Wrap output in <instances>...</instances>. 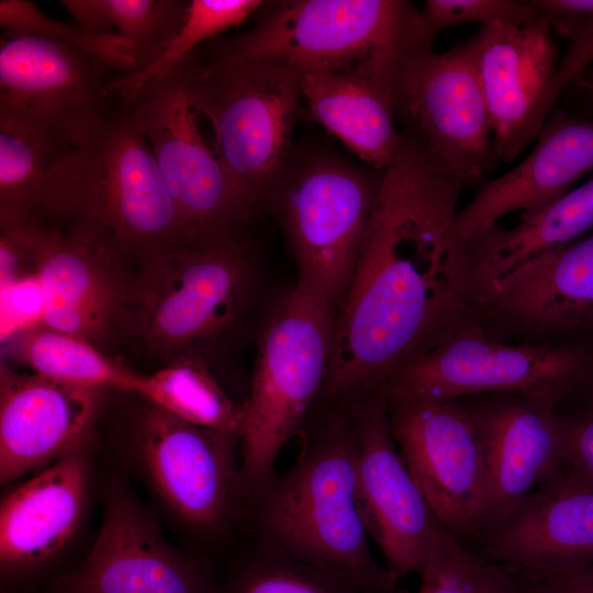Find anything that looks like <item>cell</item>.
I'll use <instances>...</instances> for the list:
<instances>
[{"mask_svg":"<svg viewBox=\"0 0 593 593\" xmlns=\"http://www.w3.org/2000/svg\"><path fill=\"white\" fill-rule=\"evenodd\" d=\"M402 135L336 312L323 400L383 387L477 310L468 244L456 226L467 186Z\"/></svg>","mask_w":593,"mask_h":593,"instance_id":"6da1fadb","label":"cell"},{"mask_svg":"<svg viewBox=\"0 0 593 593\" xmlns=\"http://www.w3.org/2000/svg\"><path fill=\"white\" fill-rule=\"evenodd\" d=\"M300 429L299 454L251 501L247 522L295 556L371 593H406L400 577L379 562L361 511L358 446L347 399Z\"/></svg>","mask_w":593,"mask_h":593,"instance_id":"7a4b0ae2","label":"cell"},{"mask_svg":"<svg viewBox=\"0 0 593 593\" xmlns=\"http://www.w3.org/2000/svg\"><path fill=\"white\" fill-rule=\"evenodd\" d=\"M433 42L410 1L287 0L250 31L212 41L208 61L277 58L300 74H358L395 87L404 61Z\"/></svg>","mask_w":593,"mask_h":593,"instance_id":"3957f363","label":"cell"},{"mask_svg":"<svg viewBox=\"0 0 593 593\" xmlns=\"http://www.w3.org/2000/svg\"><path fill=\"white\" fill-rule=\"evenodd\" d=\"M336 310L296 282L275 307L258 345L245 401L240 479L248 503L276 477L283 446L317 404L328 371Z\"/></svg>","mask_w":593,"mask_h":593,"instance_id":"277c9868","label":"cell"},{"mask_svg":"<svg viewBox=\"0 0 593 593\" xmlns=\"http://www.w3.org/2000/svg\"><path fill=\"white\" fill-rule=\"evenodd\" d=\"M128 283L121 324L170 362L228 331L250 291V261L233 236L150 254Z\"/></svg>","mask_w":593,"mask_h":593,"instance_id":"5b68a950","label":"cell"},{"mask_svg":"<svg viewBox=\"0 0 593 593\" xmlns=\"http://www.w3.org/2000/svg\"><path fill=\"white\" fill-rule=\"evenodd\" d=\"M193 105L211 124L215 154L255 211L267 201L291 159L301 74L277 58L190 61Z\"/></svg>","mask_w":593,"mask_h":593,"instance_id":"8992f818","label":"cell"},{"mask_svg":"<svg viewBox=\"0 0 593 593\" xmlns=\"http://www.w3.org/2000/svg\"><path fill=\"white\" fill-rule=\"evenodd\" d=\"M110 70L59 42L8 32L0 45V131L48 152L86 147L113 111Z\"/></svg>","mask_w":593,"mask_h":593,"instance_id":"52a82bcc","label":"cell"},{"mask_svg":"<svg viewBox=\"0 0 593 593\" xmlns=\"http://www.w3.org/2000/svg\"><path fill=\"white\" fill-rule=\"evenodd\" d=\"M593 371V357L575 347L506 344L473 320L396 370L390 395L432 401L495 392L557 407Z\"/></svg>","mask_w":593,"mask_h":593,"instance_id":"ba28073f","label":"cell"},{"mask_svg":"<svg viewBox=\"0 0 593 593\" xmlns=\"http://www.w3.org/2000/svg\"><path fill=\"white\" fill-rule=\"evenodd\" d=\"M381 171L314 154L290 159L270 198L279 202L299 269L298 282L337 312L350 286Z\"/></svg>","mask_w":593,"mask_h":593,"instance_id":"9c48e42d","label":"cell"},{"mask_svg":"<svg viewBox=\"0 0 593 593\" xmlns=\"http://www.w3.org/2000/svg\"><path fill=\"white\" fill-rule=\"evenodd\" d=\"M145 402L133 443L147 480L203 546H224L248 513L239 437L192 425Z\"/></svg>","mask_w":593,"mask_h":593,"instance_id":"30bf717a","label":"cell"},{"mask_svg":"<svg viewBox=\"0 0 593 593\" xmlns=\"http://www.w3.org/2000/svg\"><path fill=\"white\" fill-rule=\"evenodd\" d=\"M82 152L81 216L126 254L201 240L178 210L130 104L113 110Z\"/></svg>","mask_w":593,"mask_h":593,"instance_id":"8fae6325","label":"cell"},{"mask_svg":"<svg viewBox=\"0 0 593 593\" xmlns=\"http://www.w3.org/2000/svg\"><path fill=\"white\" fill-rule=\"evenodd\" d=\"M403 133L444 172L481 183L497 160L489 111L468 41L411 55L395 83Z\"/></svg>","mask_w":593,"mask_h":593,"instance_id":"7c38bea8","label":"cell"},{"mask_svg":"<svg viewBox=\"0 0 593 593\" xmlns=\"http://www.w3.org/2000/svg\"><path fill=\"white\" fill-rule=\"evenodd\" d=\"M191 57L149 81L126 104L150 145L178 210L199 238L232 236L254 211L200 132L190 89Z\"/></svg>","mask_w":593,"mask_h":593,"instance_id":"4fadbf2b","label":"cell"},{"mask_svg":"<svg viewBox=\"0 0 593 593\" xmlns=\"http://www.w3.org/2000/svg\"><path fill=\"white\" fill-rule=\"evenodd\" d=\"M387 404L399 452L439 522L466 545L479 540L485 517L486 465L471 409L459 399L390 394Z\"/></svg>","mask_w":593,"mask_h":593,"instance_id":"5bb4252c","label":"cell"},{"mask_svg":"<svg viewBox=\"0 0 593 593\" xmlns=\"http://www.w3.org/2000/svg\"><path fill=\"white\" fill-rule=\"evenodd\" d=\"M9 228L23 242L42 289L40 324L100 345L122 320L128 283L115 256L123 251L88 219L71 220L67 230L52 223Z\"/></svg>","mask_w":593,"mask_h":593,"instance_id":"9a60e30c","label":"cell"},{"mask_svg":"<svg viewBox=\"0 0 593 593\" xmlns=\"http://www.w3.org/2000/svg\"><path fill=\"white\" fill-rule=\"evenodd\" d=\"M358 446V488L370 538L400 577L419 573L440 524L395 447L383 387L346 396Z\"/></svg>","mask_w":593,"mask_h":593,"instance_id":"2e32d148","label":"cell"},{"mask_svg":"<svg viewBox=\"0 0 593 593\" xmlns=\"http://www.w3.org/2000/svg\"><path fill=\"white\" fill-rule=\"evenodd\" d=\"M215 569L161 536L124 488L107 496L101 528L85 560L42 593H215Z\"/></svg>","mask_w":593,"mask_h":593,"instance_id":"e0dca14e","label":"cell"},{"mask_svg":"<svg viewBox=\"0 0 593 593\" xmlns=\"http://www.w3.org/2000/svg\"><path fill=\"white\" fill-rule=\"evenodd\" d=\"M544 19L481 25L468 41L485 98L497 160H514L553 110L557 47Z\"/></svg>","mask_w":593,"mask_h":593,"instance_id":"ac0fdd59","label":"cell"},{"mask_svg":"<svg viewBox=\"0 0 593 593\" xmlns=\"http://www.w3.org/2000/svg\"><path fill=\"white\" fill-rule=\"evenodd\" d=\"M105 390L0 370V480L44 469L87 446Z\"/></svg>","mask_w":593,"mask_h":593,"instance_id":"d6986e66","label":"cell"},{"mask_svg":"<svg viewBox=\"0 0 593 593\" xmlns=\"http://www.w3.org/2000/svg\"><path fill=\"white\" fill-rule=\"evenodd\" d=\"M483 441L486 506L479 540L567 468L563 417L517 394L469 406Z\"/></svg>","mask_w":593,"mask_h":593,"instance_id":"ffe728a7","label":"cell"},{"mask_svg":"<svg viewBox=\"0 0 593 593\" xmlns=\"http://www.w3.org/2000/svg\"><path fill=\"white\" fill-rule=\"evenodd\" d=\"M478 550L526 580L593 562V486L567 468L533 492Z\"/></svg>","mask_w":593,"mask_h":593,"instance_id":"44dd1931","label":"cell"},{"mask_svg":"<svg viewBox=\"0 0 593 593\" xmlns=\"http://www.w3.org/2000/svg\"><path fill=\"white\" fill-rule=\"evenodd\" d=\"M536 139L523 161L483 182L459 210L456 226L467 244L497 226L506 214H532L547 206L593 170V121L553 109Z\"/></svg>","mask_w":593,"mask_h":593,"instance_id":"7402d4cb","label":"cell"},{"mask_svg":"<svg viewBox=\"0 0 593 593\" xmlns=\"http://www.w3.org/2000/svg\"><path fill=\"white\" fill-rule=\"evenodd\" d=\"M478 307L528 335L593 328V234L522 265L481 292Z\"/></svg>","mask_w":593,"mask_h":593,"instance_id":"603a6c76","label":"cell"},{"mask_svg":"<svg viewBox=\"0 0 593 593\" xmlns=\"http://www.w3.org/2000/svg\"><path fill=\"white\" fill-rule=\"evenodd\" d=\"M86 447L42 469L2 500V578L15 580L36 573L54 560L75 535L88 492Z\"/></svg>","mask_w":593,"mask_h":593,"instance_id":"cb8c5ba5","label":"cell"},{"mask_svg":"<svg viewBox=\"0 0 593 593\" xmlns=\"http://www.w3.org/2000/svg\"><path fill=\"white\" fill-rule=\"evenodd\" d=\"M302 98L312 118L379 172L394 158L398 131L395 87L358 74L301 72Z\"/></svg>","mask_w":593,"mask_h":593,"instance_id":"d4e9b609","label":"cell"},{"mask_svg":"<svg viewBox=\"0 0 593 593\" xmlns=\"http://www.w3.org/2000/svg\"><path fill=\"white\" fill-rule=\"evenodd\" d=\"M81 148L48 152L0 131L1 228L81 216Z\"/></svg>","mask_w":593,"mask_h":593,"instance_id":"484cf974","label":"cell"},{"mask_svg":"<svg viewBox=\"0 0 593 593\" xmlns=\"http://www.w3.org/2000/svg\"><path fill=\"white\" fill-rule=\"evenodd\" d=\"M593 228V179L511 228L499 225L468 243L477 296L529 260L567 246Z\"/></svg>","mask_w":593,"mask_h":593,"instance_id":"4316f807","label":"cell"},{"mask_svg":"<svg viewBox=\"0 0 593 593\" xmlns=\"http://www.w3.org/2000/svg\"><path fill=\"white\" fill-rule=\"evenodd\" d=\"M246 545L224 573L215 567V593H371L279 546L244 524Z\"/></svg>","mask_w":593,"mask_h":593,"instance_id":"83f0119b","label":"cell"},{"mask_svg":"<svg viewBox=\"0 0 593 593\" xmlns=\"http://www.w3.org/2000/svg\"><path fill=\"white\" fill-rule=\"evenodd\" d=\"M8 338L12 357L35 374L79 387L136 392L141 374L81 337L36 324Z\"/></svg>","mask_w":593,"mask_h":593,"instance_id":"f1b7e54d","label":"cell"},{"mask_svg":"<svg viewBox=\"0 0 593 593\" xmlns=\"http://www.w3.org/2000/svg\"><path fill=\"white\" fill-rule=\"evenodd\" d=\"M135 394L187 423L242 437L245 402L231 399L200 357L182 356L141 374Z\"/></svg>","mask_w":593,"mask_h":593,"instance_id":"f546056e","label":"cell"},{"mask_svg":"<svg viewBox=\"0 0 593 593\" xmlns=\"http://www.w3.org/2000/svg\"><path fill=\"white\" fill-rule=\"evenodd\" d=\"M60 3L88 33L107 35L116 29L134 48L136 71L160 56L182 26L189 8L188 1L179 0H63Z\"/></svg>","mask_w":593,"mask_h":593,"instance_id":"4dcf8cb0","label":"cell"},{"mask_svg":"<svg viewBox=\"0 0 593 593\" xmlns=\"http://www.w3.org/2000/svg\"><path fill=\"white\" fill-rule=\"evenodd\" d=\"M417 593H526V580L458 539L439 524L418 573Z\"/></svg>","mask_w":593,"mask_h":593,"instance_id":"1f68e13d","label":"cell"},{"mask_svg":"<svg viewBox=\"0 0 593 593\" xmlns=\"http://www.w3.org/2000/svg\"><path fill=\"white\" fill-rule=\"evenodd\" d=\"M259 0H192L186 20L160 56L138 71L120 75L112 90L123 103H131L152 80L164 76L193 55L202 42L236 26L257 11Z\"/></svg>","mask_w":593,"mask_h":593,"instance_id":"d6a6232c","label":"cell"},{"mask_svg":"<svg viewBox=\"0 0 593 593\" xmlns=\"http://www.w3.org/2000/svg\"><path fill=\"white\" fill-rule=\"evenodd\" d=\"M0 25L10 33H29L59 42L123 75L138 69L133 46L118 33H88L79 26L47 16L26 0H1Z\"/></svg>","mask_w":593,"mask_h":593,"instance_id":"836d02e7","label":"cell"},{"mask_svg":"<svg viewBox=\"0 0 593 593\" xmlns=\"http://www.w3.org/2000/svg\"><path fill=\"white\" fill-rule=\"evenodd\" d=\"M421 13L426 34L432 40L443 29L458 24L523 25L540 18L529 1L517 0H427Z\"/></svg>","mask_w":593,"mask_h":593,"instance_id":"e575fe53","label":"cell"},{"mask_svg":"<svg viewBox=\"0 0 593 593\" xmlns=\"http://www.w3.org/2000/svg\"><path fill=\"white\" fill-rule=\"evenodd\" d=\"M563 422L567 469L593 486V409Z\"/></svg>","mask_w":593,"mask_h":593,"instance_id":"d590c367","label":"cell"},{"mask_svg":"<svg viewBox=\"0 0 593 593\" xmlns=\"http://www.w3.org/2000/svg\"><path fill=\"white\" fill-rule=\"evenodd\" d=\"M593 63V19L586 22L571 38L570 46L558 65L552 99L556 102L562 90L580 77Z\"/></svg>","mask_w":593,"mask_h":593,"instance_id":"8d00e7d4","label":"cell"},{"mask_svg":"<svg viewBox=\"0 0 593 593\" xmlns=\"http://www.w3.org/2000/svg\"><path fill=\"white\" fill-rule=\"evenodd\" d=\"M551 29L571 38L593 19V0H528Z\"/></svg>","mask_w":593,"mask_h":593,"instance_id":"74e56055","label":"cell"},{"mask_svg":"<svg viewBox=\"0 0 593 593\" xmlns=\"http://www.w3.org/2000/svg\"><path fill=\"white\" fill-rule=\"evenodd\" d=\"M526 593H593V562L552 575L526 580Z\"/></svg>","mask_w":593,"mask_h":593,"instance_id":"f35d334b","label":"cell"},{"mask_svg":"<svg viewBox=\"0 0 593 593\" xmlns=\"http://www.w3.org/2000/svg\"><path fill=\"white\" fill-rule=\"evenodd\" d=\"M574 83L593 93V69L584 71L574 80Z\"/></svg>","mask_w":593,"mask_h":593,"instance_id":"ab89813d","label":"cell"},{"mask_svg":"<svg viewBox=\"0 0 593 593\" xmlns=\"http://www.w3.org/2000/svg\"><path fill=\"white\" fill-rule=\"evenodd\" d=\"M591 394H592V401H593V385H592Z\"/></svg>","mask_w":593,"mask_h":593,"instance_id":"60d3db41","label":"cell"}]
</instances>
